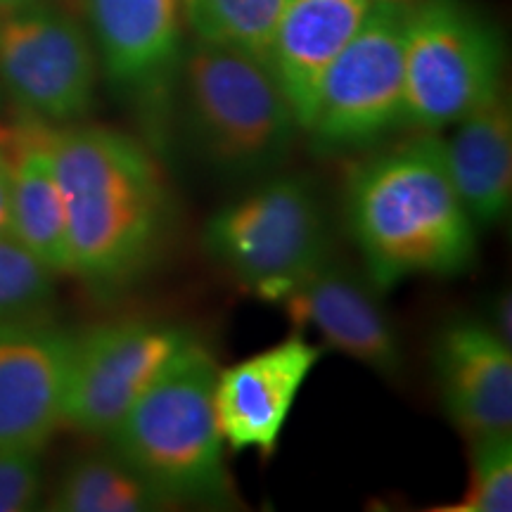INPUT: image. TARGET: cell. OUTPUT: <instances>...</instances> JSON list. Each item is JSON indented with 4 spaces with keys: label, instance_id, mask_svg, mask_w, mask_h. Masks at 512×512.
<instances>
[{
    "label": "cell",
    "instance_id": "obj_1",
    "mask_svg": "<svg viewBox=\"0 0 512 512\" xmlns=\"http://www.w3.org/2000/svg\"><path fill=\"white\" fill-rule=\"evenodd\" d=\"M55 171L67 207L72 275L124 285L155 259L169 228V188L150 147L98 126H53Z\"/></svg>",
    "mask_w": 512,
    "mask_h": 512
},
{
    "label": "cell",
    "instance_id": "obj_2",
    "mask_svg": "<svg viewBox=\"0 0 512 512\" xmlns=\"http://www.w3.org/2000/svg\"><path fill=\"white\" fill-rule=\"evenodd\" d=\"M347 214L380 290L413 275H460L475 264L477 226L448 174L444 138L422 133L349 178Z\"/></svg>",
    "mask_w": 512,
    "mask_h": 512
},
{
    "label": "cell",
    "instance_id": "obj_3",
    "mask_svg": "<svg viewBox=\"0 0 512 512\" xmlns=\"http://www.w3.org/2000/svg\"><path fill=\"white\" fill-rule=\"evenodd\" d=\"M216 375L214 354L192 337L107 434L112 451L171 503L219 505L230 496Z\"/></svg>",
    "mask_w": 512,
    "mask_h": 512
},
{
    "label": "cell",
    "instance_id": "obj_4",
    "mask_svg": "<svg viewBox=\"0 0 512 512\" xmlns=\"http://www.w3.org/2000/svg\"><path fill=\"white\" fill-rule=\"evenodd\" d=\"M176 93L192 145L223 176L271 174L302 131L268 64L221 43L185 46Z\"/></svg>",
    "mask_w": 512,
    "mask_h": 512
},
{
    "label": "cell",
    "instance_id": "obj_5",
    "mask_svg": "<svg viewBox=\"0 0 512 512\" xmlns=\"http://www.w3.org/2000/svg\"><path fill=\"white\" fill-rule=\"evenodd\" d=\"M503 41L465 0H406V124L439 133L503 88Z\"/></svg>",
    "mask_w": 512,
    "mask_h": 512
},
{
    "label": "cell",
    "instance_id": "obj_6",
    "mask_svg": "<svg viewBox=\"0 0 512 512\" xmlns=\"http://www.w3.org/2000/svg\"><path fill=\"white\" fill-rule=\"evenodd\" d=\"M204 247L268 302L330 259L323 209L297 176L268 178L221 207L204 228Z\"/></svg>",
    "mask_w": 512,
    "mask_h": 512
},
{
    "label": "cell",
    "instance_id": "obj_7",
    "mask_svg": "<svg viewBox=\"0 0 512 512\" xmlns=\"http://www.w3.org/2000/svg\"><path fill=\"white\" fill-rule=\"evenodd\" d=\"M406 0H375L323 76L306 133L320 152H356L406 124Z\"/></svg>",
    "mask_w": 512,
    "mask_h": 512
},
{
    "label": "cell",
    "instance_id": "obj_8",
    "mask_svg": "<svg viewBox=\"0 0 512 512\" xmlns=\"http://www.w3.org/2000/svg\"><path fill=\"white\" fill-rule=\"evenodd\" d=\"M0 81L31 119L72 124L95 102L98 53L72 15L41 0L0 17Z\"/></svg>",
    "mask_w": 512,
    "mask_h": 512
},
{
    "label": "cell",
    "instance_id": "obj_9",
    "mask_svg": "<svg viewBox=\"0 0 512 512\" xmlns=\"http://www.w3.org/2000/svg\"><path fill=\"white\" fill-rule=\"evenodd\" d=\"M190 339L178 325L143 318L102 323L76 335L64 422L107 437Z\"/></svg>",
    "mask_w": 512,
    "mask_h": 512
},
{
    "label": "cell",
    "instance_id": "obj_10",
    "mask_svg": "<svg viewBox=\"0 0 512 512\" xmlns=\"http://www.w3.org/2000/svg\"><path fill=\"white\" fill-rule=\"evenodd\" d=\"M86 3L105 76L147 119L164 121L185 50L181 0Z\"/></svg>",
    "mask_w": 512,
    "mask_h": 512
},
{
    "label": "cell",
    "instance_id": "obj_11",
    "mask_svg": "<svg viewBox=\"0 0 512 512\" xmlns=\"http://www.w3.org/2000/svg\"><path fill=\"white\" fill-rule=\"evenodd\" d=\"M74 342L38 316L0 320V453H41L64 425Z\"/></svg>",
    "mask_w": 512,
    "mask_h": 512
},
{
    "label": "cell",
    "instance_id": "obj_12",
    "mask_svg": "<svg viewBox=\"0 0 512 512\" xmlns=\"http://www.w3.org/2000/svg\"><path fill=\"white\" fill-rule=\"evenodd\" d=\"M318 361L320 349L297 332L271 349L219 370L214 403L223 444L238 453L273 456L294 401Z\"/></svg>",
    "mask_w": 512,
    "mask_h": 512
},
{
    "label": "cell",
    "instance_id": "obj_13",
    "mask_svg": "<svg viewBox=\"0 0 512 512\" xmlns=\"http://www.w3.org/2000/svg\"><path fill=\"white\" fill-rule=\"evenodd\" d=\"M297 328H313L332 349L375 373L403 368L401 342L370 283L325 259L275 299Z\"/></svg>",
    "mask_w": 512,
    "mask_h": 512
},
{
    "label": "cell",
    "instance_id": "obj_14",
    "mask_svg": "<svg viewBox=\"0 0 512 512\" xmlns=\"http://www.w3.org/2000/svg\"><path fill=\"white\" fill-rule=\"evenodd\" d=\"M434 370L448 418L467 437L512 432V351L489 323L456 320L441 330Z\"/></svg>",
    "mask_w": 512,
    "mask_h": 512
},
{
    "label": "cell",
    "instance_id": "obj_15",
    "mask_svg": "<svg viewBox=\"0 0 512 512\" xmlns=\"http://www.w3.org/2000/svg\"><path fill=\"white\" fill-rule=\"evenodd\" d=\"M373 5L375 0H285L266 64L302 131L311 121L325 72L356 36Z\"/></svg>",
    "mask_w": 512,
    "mask_h": 512
},
{
    "label": "cell",
    "instance_id": "obj_16",
    "mask_svg": "<svg viewBox=\"0 0 512 512\" xmlns=\"http://www.w3.org/2000/svg\"><path fill=\"white\" fill-rule=\"evenodd\" d=\"M453 126L444 140L448 174L475 226H496L512 202V107L505 88Z\"/></svg>",
    "mask_w": 512,
    "mask_h": 512
},
{
    "label": "cell",
    "instance_id": "obj_17",
    "mask_svg": "<svg viewBox=\"0 0 512 512\" xmlns=\"http://www.w3.org/2000/svg\"><path fill=\"white\" fill-rule=\"evenodd\" d=\"M53 124L31 119L15 133L12 162V226L10 235L55 273L72 271L69 261L67 207L57 181Z\"/></svg>",
    "mask_w": 512,
    "mask_h": 512
},
{
    "label": "cell",
    "instance_id": "obj_18",
    "mask_svg": "<svg viewBox=\"0 0 512 512\" xmlns=\"http://www.w3.org/2000/svg\"><path fill=\"white\" fill-rule=\"evenodd\" d=\"M48 508L62 512H152L171 508V501L112 451V456L81 458L69 467Z\"/></svg>",
    "mask_w": 512,
    "mask_h": 512
},
{
    "label": "cell",
    "instance_id": "obj_19",
    "mask_svg": "<svg viewBox=\"0 0 512 512\" xmlns=\"http://www.w3.org/2000/svg\"><path fill=\"white\" fill-rule=\"evenodd\" d=\"M195 38L242 50L266 62L275 22L285 0H181Z\"/></svg>",
    "mask_w": 512,
    "mask_h": 512
},
{
    "label": "cell",
    "instance_id": "obj_20",
    "mask_svg": "<svg viewBox=\"0 0 512 512\" xmlns=\"http://www.w3.org/2000/svg\"><path fill=\"white\" fill-rule=\"evenodd\" d=\"M512 432L470 439V484L465 496L437 512H510L512 510Z\"/></svg>",
    "mask_w": 512,
    "mask_h": 512
},
{
    "label": "cell",
    "instance_id": "obj_21",
    "mask_svg": "<svg viewBox=\"0 0 512 512\" xmlns=\"http://www.w3.org/2000/svg\"><path fill=\"white\" fill-rule=\"evenodd\" d=\"M55 271L12 235L0 238V320L38 316L55 297Z\"/></svg>",
    "mask_w": 512,
    "mask_h": 512
},
{
    "label": "cell",
    "instance_id": "obj_22",
    "mask_svg": "<svg viewBox=\"0 0 512 512\" xmlns=\"http://www.w3.org/2000/svg\"><path fill=\"white\" fill-rule=\"evenodd\" d=\"M43 467L38 451L0 453V512L34 510L41 501Z\"/></svg>",
    "mask_w": 512,
    "mask_h": 512
},
{
    "label": "cell",
    "instance_id": "obj_23",
    "mask_svg": "<svg viewBox=\"0 0 512 512\" xmlns=\"http://www.w3.org/2000/svg\"><path fill=\"white\" fill-rule=\"evenodd\" d=\"M12 226V162L0 152V238L10 235Z\"/></svg>",
    "mask_w": 512,
    "mask_h": 512
},
{
    "label": "cell",
    "instance_id": "obj_24",
    "mask_svg": "<svg viewBox=\"0 0 512 512\" xmlns=\"http://www.w3.org/2000/svg\"><path fill=\"white\" fill-rule=\"evenodd\" d=\"M494 318L496 323H491V330L496 332L503 342L510 344V294H501L494 306Z\"/></svg>",
    "mask_w": 512,
    "mask_h": 512
},
{
    "label": "cell",
    "instance_id": "obj_25",
    "mask_svg": "<svg viewBox=\"0 0 512 512\" xmlns=\"http://www.w3.org/2000/svg\"><path fill=\"white\" fill-rule=\"evenodd\" d=\"M41 3V0H0V17L10 15V12H17L22 8H29V5Z\"/></svg>",
    "mask_w": 512,
    "mask_h": 512
}]
</instances>
